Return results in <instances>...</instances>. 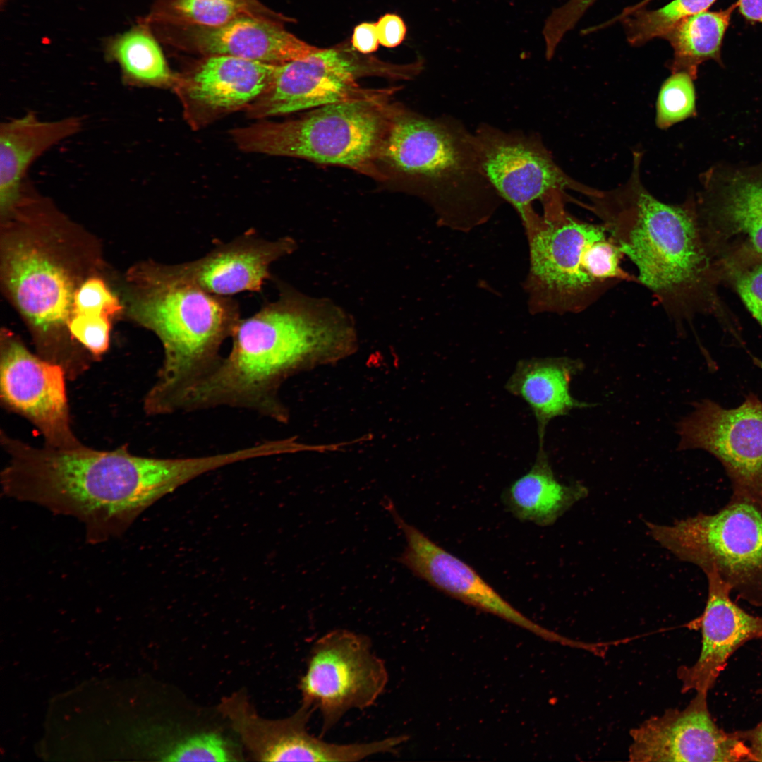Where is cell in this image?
Listing matches in <instances>:
<instances>
[{"instance_id":"obj_9","label":"cell","mask_w":762,"mask_h":762,"mask_svg":"<svg viewBox=\"0 0 762 762\" xmlns=\"http://www.w3.org/2000/svg\"><path fill=\"white\" fill-rule=\"evenodd\" d=\"M649 534L679 560L715 571L750 605L762 607V512L730 500L716 513L672 525L646 522Z\"/></svg>"},{"instance_id":"obj_32","label":"cell","mask_w":762,"mask_h":762,"mask_svg":"<svg viewBox=\"0 0 762 762\" xmlns=\"http://www.w3.org/2000/svg\"><path fill=\"white\" fill-rule=\"evenodd\" d=\"M111 318L97 314H74L68 324L72 338L92 356L108 349Z\"/></svg>"},{"instance_id":"obj_8","label":"cell","mask_w":762,"mask_h":762,"mask_svg":"<svg viewBox=\"0 0 762 762\" xmlns=\"http://www.w3.org/2000/svg\"><path fill=\"white\" fill-rule=\"evenodd\" d=\"M394 87L312 109L282 122L263 121L232 129L242 151L342 167L370 177L396 102Z\"/></svg>"},{"instance_id":"obj_7","label":"cell","mask_w":762,"mask_h":762,"mask_svg":"<svg viewBox=\"0 0 762 762\" xmlns=\"http://www.w3.org/2000/svg\"><path fill=\"white\" fill-rule=\"evenodd\" d=\"M556 193L542 202L543 214L525 227L529 270L524 289L532 313H581L623 282H638L622 266L624 256L601 223L580 219Z\"/></svg>"},{"instance_id":"obj_17","label":"cell","mask_w":762,"mask_h":762,"mask_svg":"<svg viewBox=\"0 0 762 762\" xmlns=\"http://www.w3.org/2000/svg\"><path fill=\"white\" fill-rule=\"evenodd\" d=\"M384 508L403 533L406 545L397 561L435 588L481 610L498 616L548 641L565 646L571 640L527 618L506 601L471 567L439 546L399 515L387 498Z\"/></svg>"},{"instance_id":"obj_10","label":"cell","mask_w":762,"mask_h":762,"mask_svg":"<svg viewBox=\"0 0 762 762\" xmlns=\"http://www.w3.org/2000/svg\"><path fill=\"white\" fill-rule=\"evenodd\" d=\"M699 182L698 221L721 274L762 260V161L713 164Z\"/></svg>"},{"instance_id":"obj_28","label":"cell","mask_w":762,"mask_h":762,"mask_svg":"<svg viewBox=\"0 0 762 762\" xmlns=\"http://www.w3.org/2000/svg\"><path fill=\"white\" fill-rule=\"evenodd\" d=\"M715 1L672 0L655 10L631 12L622 19L627 41L632 46H641L654 38H663L679 21L707 11Z\"/></svg>"},{"instance_id":"obj_20","label":"cell","mask_w":762,"mask_h":762,"mask_svg":"<svg viewBox=\"0 0 762 762\" xmlns=\"http://www.w3.org/2000/svg\"><path fill=\"white\" fill-rule=\"evenodd\" d=\"M296 248L290 237L267 241L248 234L219 245L201 258L173 267L206 291L230 297L242 291H260L271 277V264Z\"/></svg>"},{"instance_id":"obj_13","label":"cell","mask_w":762,"mask_h":762,"mask_svg":"<svg viewBox=\"0 0 762 762\" xmlns=\"http://www.w3.org/2000/svg\"><path fill=\"white\" fill-rule=\"evenodd\" d=\"M474 136L483 173L497 194L517 211L524 226L537 216L534 200L543 202L569 190L587 198L599 191L567 174L535 135L483 125Z\"/></svg>"},{"instance_id":"obj_26","label":"cell","mask_w":762,"mask_h":762,"mask_svg":"<svg viewBox=\"0 0 762 762\" xmlns=\"http://www.w3.org/2000/svg\"><path fill=\"white\" fill-rule=\"evenodd\" d=\"M737 7L736 1L725 9L705 11L679 21L663 37L673 49V58L667 64L671 73H684L695 80L703 62L713 60L722 66L723 38Z\"/></svg>"},{"instance_id":"obj_14","label":"cell","mask_w":762,"mask_h":762,"mask_svg":"<svg viewBox=\"0 0 762 762\" xmlns=\"http://www.w3.org/2000/svg\"><path fill=\"white\" fill-rule=\"evenodd\" d=\"M402 74L365 64L337 49H318L299 59L277 64L267 90L246 109L253 119H265L312 109L371 95L378 89L362 87L359 78Z\"/></svg>"},{"instance_id":"obj_30","label":"cell","mask_w":762,"mask_h":762,"mask_svg":"<svg viewBox=\"0 0 762 762\" xmlns=\"http://www.w3.org/2000/svg\"><path fill=\"white\" fill-rule=\"evenodd\" d=\"M123 308L117 296L101 277L95 274L86 279L78 288L71 316L74 314H97L113 318Z\"/></svg>"},{"instance_id":"obj_1","label":"cell","mask_w":762,"mask_h":762,"mask_svg":"<svg viewBox=\"0 0 762 762\" xmlns=\"http://www.w3.org/2000/svg\"><path fill=\"white\" fill-rule=\"evenodd\" d=\"M1 442L9 457L1 474L5 495L78 519L95 544L122 536L157 500L220 466L215 454L163 459L82 444L38 448L3 433Z\"/></svg>"},{"instance_id":"obj_4","label":"cell","mask_w":762,"mask_h":762,"mask_svg":"<svg viewBox=\"0 0 762 762\" xmlns=\"http://www.w3.org/2000/svg\"><path fill=\"white\" fill-rule=\"evenodd\" d=\"M370 178L428 202L441 222L468 229L485 222L497 195L480 167L474 135L396 102Z\"/></svg>"},{"instance_id":"obj_16","label":"cell","mask_w":762,"mask_h":762,"mask_svg":"<svg viewBox=\"0 0 762 762\" xmlns=\"http://www.w3.org/2000/svg\"><path fill=\"white\" fill-rule=\"evenodd\" d=\"M696 693L684 709H667L631 730L630 761H751L748 746L738 732L727 733L713 721L707 693Z\"/></svg>"},{"instance_id":"obj_27","label":"cell","mask_w":762,"mask_h":762,"mask_svg":"<svg viewBox=\"0 0 762 762\" xmlns=\"http://www.w3.org/2000/svg\"><path fill=\"white\" fill-rule=\"evenodd\" d=\"M244 16L280 19L258 0H155L143 18L152 28H210Z\"/></svg>"},{"instance_id":"obj_35","label":"cell","mask_w":762,"mask_h":762,"mask_svg":"<svg viewBox=\"0 0 762 762\" xmlns=\"http://www.w3.org/2000/svg\"><path fill=\"white\" fill-rule=\"evenodd\" d=\"M738 733L748 746L751 761H762V722L751 730Z\"/></svg>"},{"instance_id":"obj_3","label":"cell","mask_w":762,"mask_h":762,"mask_svg":"<svg viewBox=\"0 0 762 762\" xmlns=\"http://www.w3.org/2000/svg\"><path fill=\"white\" fill-rule=\"evenodd\" d=\"M279 288L277 301L240 319L228 356L175 394L167 404V414L230 406L287 421L280 385L297 373L335 362L343 337L325 302L284 284Z\"/></svg>"},{"instance_id":"obj_25","label":"cell","mask_w":762,"mask_h":762,"mask_svg":"<svg viewBox=\"0 0 762 762\" xmlns=\"http://www.w3.org/2000/svg\"><path fill=\"white\" fill-rule=\"evenodd\" d=\"M102 52L106 61L119 68L125 86L167 87L175 84L176 78L170 71L157 37L143 18L105 39Z\"/></svg>"},{"instance_id":"obj_31","label":"cell","mask_w":762,"mask_h":762,"mask_svg":"<svg viewBox=\"0 0 762 762\" xmlns=\"http://www.w3.org/2000/svg\"><path fill=\"white\" fill-rule=\"evenodd\" d=\"M723 283L733 289L762 328V260L726 272Z\"/></svg>"},{"instance_id":"obj_34","label":"cell","mask_w":762,"mask_h":762,"mask_svg":"<svg viewBox=\"0 0 762 762\" xmlns=\"http://www.w3.org/2000/svg\"><path fill=\"white\" fill-rule=\"evenodd\" d=\"M351 42L353 47L363 54L375 52L380 43L376 23H363L356 26Z\"/></svg>"},{"instance_id":"obj_15","label":"cell","mask_w":762,"mask_h":762,"mask_svg":"<svg viewBox=\"0 0 762 762\" xmlns=\"http://www.w3.org/2000/svg\"><path fill=\"white\" fill-rule=\"evenodd\" d=\"M66 376L61 365L32 354L11 332H1V401L35 425L46 445L56 448L81 445L71 427Z\"/></svg>"},{"instance_id":"obj_2","label":"cell","mask_w":762,"mask_h":762,"mask_svg":"<svg viewBox=\"0 0 762 762\" xmlns=\"http://www.w3.org/2000/svg\"><path fill=\"white\" fill-rule=\"evenodd\" d=\"M624 183L588 197L583 207L600 220L634 264L638 282L647 288L679 331L699 315L713 316L736 341V316L719 293L720 270L703 241L694 195L681 203L655 197L641 178V151L633 152Z\"/></svg>"},{"instance_id":"obj_6","label":"cell","mask_w":762,"mask_h":762,"mask_svg":"<svg viewBox=\"0 0 762 762\" xmlns=\"http://www.w3.org/2000/svg\"><path fill=\"white\" fill-rule=\"evenodd\" d=\"M130 317L155 333L163 346L157 378L144 400L150 415H161L178 392L207 373L240 320L237 302L210 294L176 272L147 261L128 276Z\"/></svg>"},{"instance_id":"obj_11","label":"cell","mask_w":762,"mask_h":762,"mask_svg":"<svg viewBox=\"0 0 762 762\" xmlns=\"http://www.w3.org/2000/svg\"><path fill=\"white\" fill-rule=\"evenodd\" d=\"M387 682L385 662L367 636L334 629L311 647L299 682L301 703L320 711L324 734L350 710L373 706Z\"/></svg>"},{"instance_id":"obj_37","label":"cell","mask_w":762,"mask_h":762,"mask_svg":"<svg viewBox=\"0 0 762 762\" xmlns=\"http://www.w3.org/2000/svg\"><path fill=\"white\" fill-rule=\"evenodd\" d=\"M9 1L10 0H0V6H1V8L4 7L8 3Z\"/></svg>"},{"instance_id":"obj_23","label":"cell","mask_w":762,"mask_h":762,"mask_svg":"<svg viewBox=\"0 0 762 762\" xmlns=\"http://www.w3.org/2000/svg\"><path fill=\"white\" fill-rule=\"evenodd\" d=\"M583 368L581 360L569 357L532 358L517 362L504 387L531 409L536 422L538 447H544L546 429L552 420L572 409L593 406L574 399L570 393L572 378Z\"/></svg>"},{"instance_id":"obj_19","label":"cell","mask_w":762,"mask_h":762,"mask_svg":"<svg viewBox=\"0 0 762 762\" xmlns=\"http://www.w3.org/2000/svg\"><path fill=\"white\" fill-rule=\"evenodd\" d=\"M704 574L708 594L699 619L702 647L694 665L677 670L683 692L694 690L708 694L730 656L746 641L762 639V617L751 615L736 605L730 598L732 588L715 571Z\"/></svg>"},{"instance_id":"obj_24","label":"cell","mask_w":762,"mask_h":762,"mask_svg":"<svg viewBox=\"0 0 762 762\" xmlns=\"http://www.w3.org/2000/svg\"><path fill=\"white\" fill-rule=\"evenodd\" d=\"M588 493L580 483L564 485L557 480L543 447H538L531 469L507 487L502 498L519 520L548 526Z\"/></svg>"},{"instance_id":"obj_33","label":"cell","mask_w":762,"mask_h":762,"mask_svg":"<svg viewBox=\"0 0 762 762\" xmlns=\"http://www.w3.org/2000/svg\"><path fill=\"white\" fill-rule=\"evenodd\" d=\"M379 42L384 47L393 48L399 45L406 34V27L399 16L387 13L376 23Z\"/></svg>"},{"instance_id":"obj_36","label":"cell","mask_w":762,"mask_h":762,"mask_svg":"<svg viewBox=\"0 0 762 762\" xmlns=\"http://www.w3.org/2000/svg\"><path fill=\"white\" fill-rule=\"evenodd\" d=\"M740 13L748 20L762 25V0H737Z\"/></svg>"},{"instance_id":"obj_29","label":"cell","mask_w":762,"mask_h":762,"mask_svg":"<svg viewBox=\"0 0 762 762\" xmlns=\"http://www.w3.org/2000/svg\"><path fill=\"white\" fill-rule=\"evenodd\" d=\"M694 79L684 73H675L663 83L656 103L655 123L662 129L696 115Z\"/></svg>"},{"instance_id":"obj_5","label":"cell","mask_w":762,"mask_h":762,"mask_svg":"<svg viewBox=\"0 0 762 762\" xmlns=\"http://www.w3.org/2000/svg\"><path fill=\"white\" fill-rule=\"evenodd\" d=\"M62 214L30 185L1 221V273L6 293L31 328L42 358L66 365L78 344L71 336L75 292L83 277L68 238L56 227Z\"/></svg>"},{"instance_id":"obj_22","label":"cell","mask_w":762,"mask_h":762,"mask_svg":"<svg viewBox=\"0 0 762 762\" xmlns=\"http://www.w3.org/2000/svg\"><path fill=\"white\" fill-rule=\"evenodd\" d=\"M83 127V119L77 116L47 121L32 111L1 123V216L18 200L32 164L55 145L80 133Z\"/></svg>"},{"instance_id":"obj_18","label":"cell","mask_w":762,"mask_h":762,"mask_svg":"<svg viewBox=\"0 0 762 762\" xmlns=\"http://www.w3.org/2000/svg\"><path fill=\"white\" fill-rule=\"evenodd\" d=\"M277 65L230 56H207L187 75L176 78L173 87L185 119L198 128L246 109L267 90Z\"/></svg>"},{"instance_id":"obj_12","label":"cell","mask_w":762,"mask_h":762,"mask_svg":"<svg viewBox=\"0 0 762 762\" xmlns=\"http://www.w3.org/2000/svg\"><path fill=\"white\" fill-rule=\"evenodd\" d=\"M677 449H700L715 456L730 480V500L762 512V401L751 393L737 407L704 399L677 425Z\"/></svg>"},{"instance_id":"obj_21","label":"cell","mask_w":762,"mask_h":762,"mask_svg":"<svg viewBox=\"0 0 762 762\" xmlns=\"http://www.w3.org/2000/svg\"><path fill=\"white\" fill-rule=\"evenodd\" d=\"M169 27V26H164ZM176 28L181 46L207 56H230L270 64L302 59L318 48L287 31L279 20L244 16L216 27Z\"/></svg>"}]
</instances>
